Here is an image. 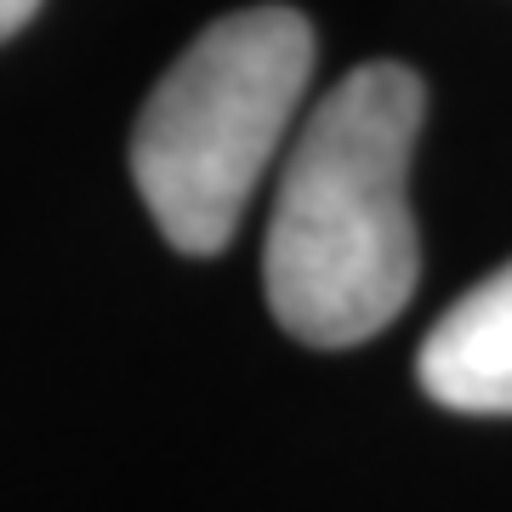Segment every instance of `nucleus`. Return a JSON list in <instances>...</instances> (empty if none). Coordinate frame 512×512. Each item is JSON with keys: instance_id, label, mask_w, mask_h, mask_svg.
Returning a JSON list of instances; mask_svg holds the SVG:
<instances>
[{"instance_id": "f257e3e1", "label": "nucleus", "mask_w": 512, "mask_h": 512, "mask_svg": "<svg viewBox=\"0 0 512 512\" xmlns=\"http://www.w3.org/2000/svg\"><path fill=\"white\" fill-rule=\"evenodd\" d=\"M427 86L404 63H365L302 120L262 245L268 308L308 348L370 342L421 279L410 154Z\"/></svg>"}, {"instance_id": "20e7f679", "label": "nucleus", "mask_w": 512, "mask_h": 512, "mask_svg": "<svg viewBox=\"0 0 512 512\" xmlns=\"http://www.w3.org/2000/svg\"><path fill=\"white\" fill-rule=\"evenodd\" d=\"M40 12V0H0V40H12Z\"/></svg>"}, {"instance_id": "f03ea898", "label": "nucleus", "mask_w": 512, "mask_h": 512, "mask_svg": "<svg viewBox=\"0 0 512 512\" xmlns=\"http://www.w3.org/2000/svg\"><path fill=\"white\" fill-rule=\"evenodd\" d=\"M313 74L296 6L228 12L148 92L131 131V177L160 234L188 256L234 239Z\"/></svg>"}, {"instance_id": "7ed1b4c3", "label": "nucleus", "mask_w": 512, "mask_h": 512, "mask_svg": "<svg viewBox=\"0 0 512 512\" xmlns=\"http://www.w3.org/2000/svg\"><path fill=\"white\" fill-rule=\"evenodd\" d=\"M427 399L461 416H512V262L427 330L416 359Z\"/></svg>"}]
</instances>
